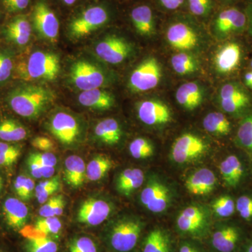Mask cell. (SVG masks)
Segmentation results:
<instances>
[{
	"instance_id": "obj_55",
	"label": "cell",
	"mask_w": 252,
	"mask_h": 252,
	"mask_svg": "<svg viewBox=\"0 0 252 252\" xmlns=\"http://www.w3.org/2000/svg\"><path fill=\"white\" fill-rule=\"evenodd\" d=\"M159 1L165 9L175 10L182 6L185 0H159Z\"/></svg>"
},
{
	"instance_id": "obj_32",
	"label": "cell",
	"mask_w": 252,
	"mask_h": 252,
	"mask_svg": "<svg viewBox=\"0 0 252 252\" xmlns=\"http://www.w3.org/2000/svg\"><path fill=\"white\" fill-rule=\"evenodd\" d=\"M212 216L219 220H230L236 213L235 200L228 194H223L212 201L211 207Z\"/></svg>"
},
{
	"instance_id": "obj_12",
	"label": "cell",
	"mask_w": 252,
	"mask_h": 252,
	"mask_svg": "<svg viewBox=\"0 0 252 252\" xmlns=\"http://www.w3.org/2000/svg\"><path fill=\"white\" fill-rule=\"evenodd\" d=\"M113 211L112 204L100 198H91L84 200L77 212L79 223L97 226L107 220Z\"/></svg>"
},
{
	"instance_id": "obj_5",
	"label": "cell",
	"mask_w": 252,
	"mask_h": 252,
	"mask_svg": "<svg viewBox=\"0 0 252 252\" xmlns=\"http://www.w3.org/2000/svg\"><path fill=\"white\" fill-rule=\"evenodd\" d=\"M173 189L158 175L149 176L140 194V202L148 211L160 215L169 210L174 200Z\"/></svg>"
},
{
	"instance_id": "obj_29",
	"label": "cell",
	"mask_w": 252,
	"mask_h": 252,
	"mask_svg": "<svg viewBox=\"0 0 252 252\" xmlns=\"http://www.w3.org/2000/svg\"><path fill=\"white\" fill-rule=\"evenodd\" d=\"M32 28L27 18L18 16L11 20L6 27V34L10 40L18 45H26L30 41Z\"/></svg>"
},
{
	"instance_id": "obj_28",
	"label": "cell",
	"mask_w": 252,
	"mask_h": 252,
	"mask_svg": "<svg viewBox=\"0 0 252 252\" xmlns=\"http://www.w3.org/2000/svg\"><path fill=\"white\" fill-rule=\"evenodd\" d=\"M131 19L136 31L142 36H152L155 32L153 11L147 5L137 6L131 12Z\"/></svg>"
},
{
	"instance_id": "obj_17",
	"label": "cell",
	"mask_w": 252,
	"mask_h": 252,
	"mask_svg": "<svg viewBox=\"0 0 252 252\" xmlns=\"http://www.w3.org/2000/svg\"><path fill=\"white\" fill-rule=\"evenodd\" d=\"M34 28L43 37L56 41L59 33V22L56 14L46 3H36L33 11Z\"/></svg>"
},
{
	"instance_id": "obj_47",
	"label": "cell",
	"mask_w": 252,
	"mask_h": 252,
	"mask_svg": "<svg viewBox=\"0 0 252 252\" xmlns=\"http://www.w3.org/2000/svg\"><path fill=\"white\" fill-rule=\"evenodd\" d=\"M30 156L36 160L41 166L55 167L57 165V158L54 154L49 153V152L32 153Z\"/></svg>"
},
{
	"instance_id": "obj_44",
	"label": "cell",
	"mask_w": 252,
	"mask_h": 252,
	"mask_svg": "<svg viewBox=\"0 0 252 252\" xmlns=\"http://www.w3.org/2000/svg\"><path fill=\"white\" fill-rule=\"evenodd\" d=\"M177 252H210L203 241L179 238Z\"/></svg>"
},
{
	"instance_id": "obj_40",
	"label": "cell",
	"mask_w": 252,
	"mask_h": 252,
	"mask_svg": "<svg viewBox=\"0 0 252 252\" xmlns=\"http://www.w3.org/2000/svg\"><path fill=\"white\" fill-rule=\"evenodd\" d=\"M21 154V147L15 144L0 142V166H11Z\"/></svg>"
},
{
	"instance_id": "obj_46",
	"label": "cell",
	"mask_w": 252,
	"mask_h": 252,
	"mask_svg": "<svg viewBox=\"0 0 252 252\" xmlns=\"http://www.w3.org/2000/svg\"><path fill=\"white\" fill-rule=\"evenodd\" d=\"M63 195H57L50 198L39 210V215L41 217H54L56 216V209Z\"/></svg>"
},
{
	"instance_id": "obj_25",
	"label": "cell",
	"mask_w": 252,
	"mask_h": 252,
	"mask_svg": "<svg viewBox=\"0 0 252 252\" xmlns=\"http://www.w3.org/2000/svg\"><path fill=\"white\" fill-rule=\"evenodd\" d=\"M144 172L139 168H127L120 172L116 180L118 193L125 197H130L143 185Z\"/></svg>"
},
{
	"instance_id": "obj_24",
	"label": "cell",
	"mask_w": 252,
	"mask_h": 252,
	"mask_svg": "<svg viewBox=\"0 0 252 252\" xmlns=\"http://www.w3.org/2000/svg\"><path fill=\"white\" fill-rule=\"evenodd\" d=\"M176 99L181 107L192 111L198 108L203 102L205 93L203 88L195 81L185 83L177 89Z\"/></svg>"
},
{
	"instance_id": "obj_57",
	"label": "cell",
	"mask_w": 252,
	"mask_h": 252,
	"mask_svg": "<svg viewBox=\"0 0 252 252\" xmlns=\"http://www.w3.org/2000/svg\"><path fill=\"white\" fill-rule=\"evenodd\" d=\"M247 18H248L249 30H250V34L252 35V2L249 6Z\"/></svg>"
},
{
	"instance_id": "obj_58",
	"label": "cell",
	"mask_w": 252,
	"mask_h": 252,
	"mask_svg": "<svg viewBox=\"0 0 252 252\" xmlns=\"http://www.w3.org/2000/svg\"><path fill=\"white\" fill-rule=\"evenodd\" d=\"M244 81H245V85L252 89V72H248L245 74Z\"/></svg>"
},
{
	"instance_id": "obj_33",
	"label": "cell",
	"mask_w": 252,
	"mask_h": 252,
	"mask_svg": "<svg viewBox=\"0 0 252 252\" xmlns=\"http://www.w3.org/2000/svg\"><path fill=\"white\" fill-rule=\"evenodd\" d=\"M114 165V162L109 157L97 156L86 165V179L91 182L100 180Z\"/></svg>"
},
{
	"instance_id": "obj_30",
	"label": "cell",
	"mask_w": 252,
	"mask_h": 252,
	"mask_svg": "<svg viewBox=\"0 0 252 252\" xmlns=\"http://www.w3.org/2000/svg\"><path fill=\"white\" fill-rule=\"evenodd\" d=\"M94 133L100 142L108 145L119 143L122 136L121 126L114 119H106L99 122L94 128Z\"/></svg>"
},
{
	"instance_id": "obj_37",
	"label": "cell",
	"mask_w": 252,
	"mask_h": 252,
	"mask_svg": "<svg viewBox=\"0 0 252 252\" xmlns=\"http://www.w3.org/2000/svg\"><path fill=\"white\" fill-rule=\"evenodd\" d=\"M236 212L244 223L252 225V193L240 194L235 200Z\"/></svg>"
},
{
	"instance_id": "obj_18",
	"label": "cell",
	"mask_w": 252,
	"mask_h": 252,
	"mask_svg": "<svg viewBox=\"0 0 252 252\" xmlns=\"http://www.w3.org/2000/svg\"><path fill=\"white\" fill-rule=\"evenodd\" d=\"M248 24V18L236 8L223 10L214 22V31L219 37H225L233 33L243 31Z\"/></svg>"
},
{
	"instance_id": "obj_54",
	"label": "cell",
	"mask_w": 252,
	"mask_h": 252,
	"mask_svg": "<svg viewBox=\"0 0 252 252\" xmlns=\"http://www.w3.org/2000/svg\"><path fill=\"white\" fill-rule=\"evenodd\" d=\"M59 185H56L54 187H51V188H49L44 190V191L41 192L39 195L36 196V199H37V201L39 202V203L40 204H44L49 199V197L51 195H52L53 194L56 193L58 190H59L60 188Z\"/></svg>"
},
{
	"instance_id": "obj_34",
	"label": "cell",
	"mask_w": 252,
	"mask_h": 252,
	"mask_svg": "<svg viewBox=\"0 0 252 252\" xmlns=\"http://www.w3.org/2000/svg\"><path fill=\"white\" fill-rule=\"evenodd\" d=\"M172 67L180 75H189L199 69V63L194 56L186 52L174 55L171 59Z\"/></svg>"
},
{
	"instance_id": "obj_19",
	"label": "cell",
	"mask_w": 252,
	"mask_h": 252,
	"mask_svg": "<svg viewBox=\"0 0 252 252\" xmlns=\"http://www.w3.org/2000/svg\"><path fill=\"white\" fill-rule=\"evenodd\" d=\"M166 39L173 49L181 51L194 49L198 45V34L187 23H172L167 28Z\"/></svg>"
},
{
	"instance_id": "obj_53",
	"label": "cell",
	"mask_w": 252,
	"mask_h": 252,
	"mask_svg": "<svg viewBox=\"0 0 252 252\" xmlns=\"http://www.w3.org/2000/svg\"><path fill=\"white\" fill-rule=\"evenodd\" d=\"M28 165L29 167L30 171L32 175L36 179L41 178L42 177V172H41V166L38 163L36 160L29 156L28 158Z\"/></svg>"
},
{
	"instance_id": "obj_36",
	"label": "cell",
	"mask_w": 252,
	"mask_h": 252,
	"mask_svg": "<svg viewBox=\"0 0 252 252\" xmlns=\"http://www.w3.org/2000/svg\"><path fill=\"white\" fill-rule=\"evenodd\" d=\"M235 143L252 156V112L247 114L239 125Z\"/></svg>"
},
{
	"instance_id": "obj_35",
	"label": "cell",
	"mask_w": 252,
	"mask_h": 252,
	"mask_svg": "<svg viewBox=\"0 0 252 252\" xmlns=\"http://www.w3.org/2000/svg\"><path fill=\"white\" fill-rule=\"evenodd\" d=\"M27 137V131L19 123L11 119L0 122V140L5 142H18Z\"/></svg>"
},
{
	"instance_id": "obj_60",
	"label": "cell",
	"mask_w": 252,
	"mask_h": 252,
	"mask_svg": "<svg viewBox=\"0 0 252 252\" xmlns=\"http://www.w3.org/2000/svg\"><path fill=\"white\" fill-rule=\"evenodd\" d=\"M3 187V180L2 178H1V176H0V190H1V189H2Z\"/></svg>"
},
{
	"instance_id": "obj_10",
	"label": "cell",
	"mask_w": 252,
	"mask_h": 252,
	"mask_svg": "<svg viewBox=\"0 0 252 252\" xmlns=\"http://www.w3.org/2000/svg\"><path fill=\"white\" fill-rule=\"evenodd\" d=\"M178 240L175 232L162 225H155L144 233L140 252H177Z\"/></svg>"
},
{
	"instance_id": "obj_56",
	"label": "cell",
	"mask_w": 252,
	"mask_h": 252,
	"mask_svg": "<svg viewBox=\"0 0 252 252\" xmlns=\"http://www.w3.org/2000/svg\"><path fill=\"white\" fill-rule=\"evenodd\" d=\"M238 252H252V230L250 231Z\"/></svg>"
},
{
	"instance_id": "obj_15",
	"label": "cell",
	"mask_w": 252,
	"mask_h": 252,
	"mask_svg": "<svg viewBox=\"0 0 252 252\" xmlns=\"http://www.w3.org/2000/svg\"><path fill=\"white\" fill-rule=\"evenodd\" d=\"M132 48L123 38L110 36L100 41L95 48V52L101 59L109 64H119L130 56Z\"/></svg>"
},
{
	"instance_id": "obj_21",
	"label": "cell",
	"mask_w": 252,
	"mask_h": 252,
	"mask_svg": "<svg viewBox=\"0 0 252 252\" xmlns=\"http://www.w3.org/2000/svg\"><path fill=\"white\" fill-rule=\"evenodd\" d=\"M217 184L215 172L207 167L198 169L187 177L185 187L187 191L195 196H204L211 193Z\"/></svg>"
},
{
	"instance_id": "obj_26",
	"label": "cell",
	"mask_w": 252,
	"mask_h": 252,
	"mask_svg": "<svg viewBox=\"0 0 252 252\" xmlns=\"http://www.w3.org/2000/svg\"><path fill=\"white\" fill-rule=\"evenodd\" d=\"M64 179L72 188H79L84 185L86 179L85 162L79 156H69L64 160Z\"/></svg>"
},
{
	"instance_id": "obj_50",
	"label": "cell",
	"mask_w": 252,
	"mask_h": 252,
	"mask_svg": "<svg viewBox=\"0 0 252 252\" xmlns=\"http://www.w3.org/2000/svg\"><path fill=\"white\" fill-rule=\"evenodd\" d=\"M13 69L12 61L9 57L0 55V82L10 77Z\"/></svg>"
},
{
	"instance_id": "obj_27",
	"label": "cell",
	"mask_w": 252,
	"mask_h": 252,
	"mask_svg": "<svg viewBox=\"0 0 252 252\" xmlns=\"http://www.w3.org/2000/svg\"><path fill=\"white\" fill-rule=\"evenodd\" d=\"M79 101L84 107L99 110L112 108L115 102L112 94L98 89L82 91L79 94Z\"/></svg>"
},
{
	"instance_id": "obj_4",
	"label": "cell",
	"mask_w": 252,
	"mask_h": 252,
	"mask_svg": "<svg viewBox=\"0 0 252 252\" xmlns=\"http://www.w3.org/2000/svg\"><path fill=\"white\" fill-rule=\"evenodd\" d=\"M250 233L236 220H217L204 243L210 252H238Z\"/></svg>"
},
{
	"instance_id": "obj_45",
	"label": "cell",
	"mask_w": 252,
	"mask_h": 252,
	"mask_svg": "<svg viewBox=\"0 0 252 252\" xmlns=\"http://www.w3.org/2000/svg\"><path fill=\"white\" fill-rule=\"evenodd\" d=\"M189 9L198 16H207L212 10V0H188Z\"/></svg>"
},
{
	"instance_id": "obj_2",
	"label": "cell",
	"mask_w": 252,
	"mask_h": 252,
	"mask_svg": "<svg viewBox=\"0 0 252 252\" xmlns=\"http://www.w3.org/2000/svg\"><path fill=\"white\" fill-rule=\"evenodd\" d=\"M145 228V222L139 217H121L109 225L106 241L113 252H133L141 243Z\"/></svg>"
},
{
	"instance_id": "obj_52",
	"label": "cell",
	"mask_w": 252,
	"mask_h": 252,
	"mask_svg": "<svg viewBox=\"0 0 252 252\" xmlns=\"http://www.w3.org/2000/svg\"><path fill=\"white\" fill-rule=\"evenodd\" d=\"M59 185H61V180H60L59 176H55V177L50 178L49 180L41 182L35 187V190H34L35 191V196L39 195L41 192L44 191L46 189Z\"/></svg>"
},
{
	"instance_id": "obj_1",
	"label": "cell",
	"mask_w": 252,
	"mask_h": 252,
	"mask_svg": "<svg viewBox=\"0 0 252 252\" xmlns=\"http://www.w3.org/2000/svg\"><path fill=\"white\" fill-rule=\"evenodd\" d=\"M210 207L203 204H191L181 210L176 217L174 232L179 238L205 241L213 225Z\"/></svg>"
},
{
	"instance_id": "obj_31",
	"label": "cell",
	"mask_w": 252,
	"mask_h": 252,
	"mask_svg": "<svg viewBox=\"0 0 252 252\" xmlns=\"http://www.w3.org/2000/svg\"><path fill=\"white\" fill-rule=\"evenodd\" d=\"M204 129L216 137H225L231 132L232 124L228 118L220 112H211L203 119Z\"/></svg>"
},
{
	"instance_id": "obj_39",
	"label": "cell",
	"mask_w": 252,
	"mask_h": 252,
	"mask_svg": "<svg viewBox=\"0 0 252 252\" xmlns=\"http://www.w3.org/2000/svg\"><path fill=\"white\" fill-rule=\"evenodd\" d=\"M25 252H58L59 245L49 238L28 240L23 244Z\"/></svg>"
},
{
	"instance_id": "obj_14",
	"label": "cell",
	"mask_w": 252,
	"mask_h": 252,
	"mask_svg": "<svg viewBox=\"0 0 252 252\" xmlns=\"http://www.w3.org/2000/svg\"><path fill=\"white\" fill-rule=\"evenodd\" d=\"M71 78L74 85L82 91L99 89L104 81L103 74L98 68L86 61H79L73 64Z\"/></svg>"
},
{
	"instance_id": "obj_38",
	"label": "cell",
	"mask_w": 252,
	"mask_h": 252,
	"mask_svg": "<svg viewBox=\"0 0 252 252\" xmlns=\"http://www.w3.org/2000/svg\"><path fill=\"white\" fill-rule=\"evenodd\" d=\"M129 151L131 156L135 159H147L154 155V147L147 139L139 137L131 142Z\"/></svg>"
},
{
	"instance_id": "obj_9",
	"label": "cell",
	"mask_w": 252,
	"mask_h": 252,
	"mask_svg": "<svg viewBox=\"0 0 252 252\" xmlns=\"http://www.w3.org/2000/svg\"><path fill=\"white\" fill-rule=\"evenodd\" d=\"M161 77V66L158 61L154 57L148 58L131 74V90L137 93L152 90L158 85Z\"/></svg>"
},
{
	"instance_id": "obj_11",
	"label": "cell",
	"mask_w": 252,
	"mask_h": 252,
	"mask_svg": "<svg viewBox=\"0 0 252 252\" xmlns=\"http://www.w3.org/2000/svg\"><path fill=\"white\" fill-rule=\"evenodd\" d=\"M108 19V12L104 8L92 6L73 20L69 26V32L74 37H83L103 26Z\"/></svg>"
},
{
	"instance_id": "obj_43",
	"label": "cell",
	"mask_w": 252,
	"mask_h": 252,
	"mask_svg": "<svg viewBox=\"0 0 252 252\" xmlns=\"http://www.w3.org/2000/svg\"><path fill=\"white\" fill-rule=\"evenodd\" d=\"M69 252H99L98 247L93 239L87 236L73 239L68 248Z\"/></svg>"
},
{
	"instance_id": "obj_51",
	"label": "cell",
	"mask_w": 252,
	"mask_h": 252,
	"mask_svg": "<svg viewBox=\"0 0 252 252\" xmlns=\"http://www.w3.org/2000/svg\"><path fill=\"white\" fill-rule=\"evenodd\" d=\"M32 146L34 148L43 152L52 151L55 147L54 142L46 137H36L32 141Z\"/></svg>"
},
{
	"instance_id": "obj_13",
	"label": "cell",
	"mask_w": 252,
	"mask_h": 252,
	"mask_svg": "<svg viewBox=\"0 0 252 252\" xmlns=\"http://www.w3.org/2000/svg\"><path fill=\"white\" fill-rule=\"evenodd\" d=\"M137 113L141 122L149 126H165L172 121L170 107L157 99H147L140 102Z\"/></svg>"
},
{
	"instance_id": "obj_48",
	"label": "cell",
	"mask_w": 252,
	"mask_h": 252,
	"mask_svg": "<svg viewBox=\"0 0 252 252\" xmlns=\"http://www.w3.org/2000/svg\"><path fill=\"white\" fill-rule=\"evenodd\" d=\"M20 234L22 235L23 238L28 239V240H36V239H41L49 238V235L46 234L44 232L37 229L34 225H26L20 230Z\"/></svg>"
},
{
	"instance_id": "obj_8",
	"label": "cell",
	"mask_w": 252,
	"mask_h": 252,
	"mask_svg": "<svg viewBox=\"0 0 252 252\" xmlns=\"http://www.w3.org/2000/svg\"><path fill=\"white\" fill-rule=\"evenodd\" d=\"M219 104L223 112L233 116L241 117L251 108L252 101L250 94L240 84L229 82L220 88L218 97Z\"/></svg>"
},
{
	"instance_id": "obj_7",
	"label": "cell",
	"mask_w": 252,
	"mask_h": 252,
	"mask_svg": "<svg viewBox=\"0 0 252 252\" xmlns=\"http://www.w3.org/2000/svg\"><path fill=\"white\" fill-rule=\"evenodd\" d=\"M21 77L31 79L54 80L59 75L61 64L56 55L36 51L30 56L25 67H20Z\"/></svg>"
},
{
	"instance_id": "obj_16",
	"label": "cell",
	"mask_w": 252,
	"mask_h": 252,
	"mask_svg": "<svg viewBox=\"0 0 252 252\" xmlns=\"http://www.w3.org/2000/svg\"><path fill=\"white\" fill-rule=\"evenodd\" d=\"M220 177L225 187L237 189L243 185L248 175V167L243 158L230 154L220 162Z\"/></svg>"
},
{
	"instance_id": "obj_49",
	"label": "cell",
	"mask_w": 252,
	"mask_h": 252,
	"mask_svg": "<svg viewBox=\"0 0 252 252\" xmlns=\"http://www.w3.org/2000/svg\"><path fill=\"white\" fill-rule=\"evenodd\" d=\"M5 9L9 13H16L28 7L30 0H1Z\"/></svg>"
},
{
	"instance_id": "obj_6",
	"label": "cell",
	"mask_w": 252,
	"mask_h": 252,
	"mask_svg": "<svg viewBox=\"0 0 252 252\" xmlns=\"http://www.w3.org/2000/svg\"><path fill=\"white\" fill-rule=\"evenodd\" d=\"M209 145L200 136L185 133L176 139L171 147L170 157L178 165L198 161L206 155Z\"/></svg>"
},
{
	"instance_id": "obj_42",
	"label": "cell",
	"mask_w": 252,
	"mask_h": 252,
	"mask_svg": "<svg viewBox=\"0 0 252 252\" xmlns=\"http://www.w3.org/2000/svg\"><path fill=\"white\" fill-rule=\"evenodd\" d=\"M37 229L48 235H57L62 229V223L58 217H41L34 224Z\"/></svg>"
},
{
	"instance_id": "obj_20",
	"label": "cell",
	"mask_w": 252,
	"mask_h": 252,
	"mask_svg": "<svg viewBox=\"0 0 252 252\" xmlns=\"http://www.w3.org/2000/svg\"><path fill=\"white\" fill-rule=\"evenodd\" d=\"M50 130L61 143L69 145L77 140L79 126L73 116L67 113L59 112L51 119Z\"/></svg>"
},
{
	"instance_id": "obj_22",
	"label": "cell",
	"mask_w": 252,
	"mask_h": 252,
	"mask_svg": "<svg viewBox=\"0 0 252 252\" xmlns=\"http://www.w3.org/2000/svg\"><path fill=\"white\" fill-rule=\"evenodd\" d=\"M2 210L8 228L19 233L28 221L29 210L27 205L19 199L9 198L3 204Z\"/></svg>"
},
{
	"instance_id": "obj_62",
	"label": "cell",
	"mask_w": 252,
	"mask_h": 252,
	"mask_svg": "<svg viewBox=\"0 0 252 252\" xmlns=\"http://www.w3.org/2000/svg\"><path fill=\"white\" fill-rule=\"evenodd\" d=\"M251 67L252 68V61H251Z\"/></svg>"
},
{
	"instance_id": "obj_41",
	"label": "cell",
	"mask_w": 252,
	"mask_h": 252,
	"mask_svg": "<svg viewBox=\"0 0 252 252\" xmlns=\"http://www.w3.org/2000/svg\"><path fill=\"white\" fill-rule=\"evenodd\" d=\"M35 184L30 177L19 175L14 181L15 192L22 200H29L32 196L33 191L35 190Z\"/></svg>"
},
{
	"instance_id": "obj_61",
	"label": "cell",
	"mask_w": 252,
	"mask_h": 252,
	"mask_svg": "<svg viewBox=\"0 0 252 252\" xmlns=\"http://www.w3.org/2000/svg\"><path fill=\"white\" fill-rule=\"evenodd\" d=\"M0 252H8L6 251V250H5L4 249H3L2 248H1L0 247Z\"/></svg>"
},
{
	"instance_id": "obj_3",
	"label": "cell",
	"mask_w": 252,
	"mask_h": 252,
	"mask_svg": "<svg viewBox=\"0 0 252 252\" xmlns=\"http://www.w3.org/2000/svg\"><path fill=\"white\" fill-rule=\"evenodd\" d=\"M54 94L42 86H28L16 89L10 94L11 109L21 117L34 119L39 117L52 102Z\"/></svg>"
},
{
	"instance_id": "obj_23",
	"label": "cell",
	"mask_w": 252,
	"mask_h": 252,
	"mask_svg": "<svg viewBox=\"0 0 252 252\" xmlns=\"http://www.w3.org/2000/svg\"><path fill=\"white\" fill-rule=\"evenodd\" d=\"M241 56V48L236 43H227L221 46L215 58L217 72L227 74L233 72L240 64Z\"/></svg>"
},
{
	"instance_id": "obj_59",
	"label": "cell",
	"mask_w": 252,
	"mask_h": 252,
	"mask_svg": "<svg viewBox=\"0 0 252 252\" xmlns=\"http://www.w3.org/2000/svg\"><path fill=\"white\" fill-rule=\"evenodd\" d=\"M64 4L67 5H72L74 4L77 0H62Z\"/></svg>"
}]
</instances>
